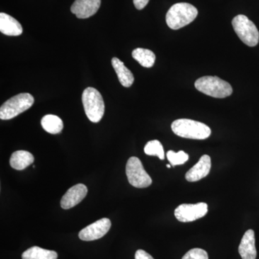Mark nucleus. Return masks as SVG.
I'll return each instance as SVG.
<instances>
[{
  "instance_id": "obj_17",
  "label": "nucleus",
  "mask_w": 259,
  "mask_h": 259,
  "mask_svg": "<svg viewBox=\"0 0 259 259\" xmlns=\"http://www.w3.org/2000/svg\"><path fill=\"white\" fill-rule=\"evenodd\" d=\"M58 253L54 250L44 249L38 246H33L25 250L22 259H57Z\"/></svg>"
},
{
  "instance_id": "obj_15",
  "label": "nucleus",
  "mask_w": 259,
  "mask_h": 259,
  "mask_svg": "<svg viewBox=\"0 0 259 259\" xmlns=\"http://www.w3.org/2000/svg\"><path fill=\"white\" fill-rule=\"evenodd\" d=\"M112 65L121 84L125 88H130L132 86L134 82V74L126 67L124 63L115 57L112 59Z\"/></svg>"
},
{
  "instance_id": "obj_1",
  "label": "nucleus",
  "mask_w": 259,
  "mask_h": 259,
  "mask_svg": "<svg viewBox=\"0 0 259 259\" xmlns=\"http://www.w3.org/2000/svg\"><path fill=\"white\" fill-rule=\"evenodd\" d=\"M197 15L198 11L193 5L185 3H177L168 10L166 16V23L172 30H179L194 21Z\"/></svg>"
},
{
  "instance_id": "obj_20",
  "label": "nucleus",
  "mask_w": 259,
  "mask_h": 259,
  "mask_svg": "<svg viewBox=\"0 0 259 259\" xmlns=\"http://www.w3.org/2000/svg\"><path fill=\"white\" fill-rule=\"evenodd\" d=\"M144 152L148 156H156L161 160L165 158L164 150L160 141L157 140L149 141L144 148Z\"/></svg>"
},
{
  "instance_id": "obj_18",
  "label": "nucleus",
  "mask_w": 259,
  "mask_h": 259,
  "mask_svg": "<svg viewBox=\"0 0 259 259\" xmlns=\"http://www.w3.org/2000/svg\"><path fill=\"white\" fill-rule=\"evenodd\" d=\"M42 128L51 134H60L64 128V123L60 117L54 115H47L41 120Z\"/></svg>"
},
{
  "instance_id": "obj_8",
  "label": "nucleus",
  "mask_w": 259,
  "mask_h": 259,
  "mask_svg": "<svg viewBox=\"0 0 259 259\" xmlns=\"http://www.w3.org/2000/svg\"><path fill=\"white\" fill-rule=\"evenodd\" d=\"M208 211L207 204L204 202L197 204H182L175 211V215L182 223L192 222L203 218Z\"/></svg>"
},
{
  "instance_id": "obj_4",
  "label": "nucleus",
  "mask_w": 259,
  "mask_h": 259,
  "mask_svg": "<svg viewBox=\"0 0 259 259\" xmlns=\"http://www.w3.org/2000/svg\"><path fill=\"white\" fill-rule=\"evenodd\" d=\"M82 102L89 120L95 123L100 122L105 114V102L100 92L95 88H87L83 92Z\"/></svg>"
},
{
  "instance_id": "obj_13",
  "label": "nucleus",
  "mask_w": 259,
  "mask_h": 259,
  "mask_svg": "<svg viewBox=\"0 0 259 259\" xmlns=\"http://www.w3.org/2000/svg\"><path fill=\"white\" fill-rule=\"evenodd\" d=\"M238 252L242 259H255L257 256L255 245V233L250 229L245 232L238 247Z\"/></svg>"
},
{
  "instance_id": "obj_5",
  "label": "nucleus",
  "mask_w": 259,
  "mask_h": 259,
  "mask_svg": "<svg viewBox=\"0 0 259 259\" xmlns=\"http://www.w3.org/2000/svg\"><path fill=\"white\" fill-rule=\"evenodd\" d=\"M34 98L30 94L21 93L11 97L0 108V118L7 120L14 118L32 106Z\"/></svg>"
},
{
  "instance_id": "obj_2",
  "label": "nucleus",
  "mask_w": 259,
  "mask_h": 259,
  "mask_svg": "<svg viewBox=\"0 0 259 259\" xmlns=\"http://www.w3.org/2000/svg\"><path fill=\"white\" fill-rule=\"evenodd\" d=\"M171 130L177 136L185 139L204 140L211 135V129L208 126L190 119H179L174 121Z\"/></svg>"
},
{
  "instance_id": "obj_11",
  "label": "nucleus",
  "mask_w": 259,
  "mask_h": 259,
  "mask_svg": "<svg viewBox=\"0 0 259 259\" xmlns=\"http://www.w3.org/2000/svg\"><path fill=\"white\" fill-rule=\"evenodd\" d=\"M101 5V0H75L71 8L76 18L86 19L96 14Z\"/></svg>"
},
{
  "instance_id": "obj_12",
  "label": "nucleus",
  "mask_w": 259,
  "mask_h": 259,
  "mask_svg": "<svg viewBox=\"0 0 259 259\" xmlns=\"http://www.w3.org/2000/svg\"><path fill=\"white\" fill-rule=\"evenodd\" d=\"M211 158L208 155H203L197 163L190 168L185 175V179L190 182H198L209 175L210 171Z\"/></svg>"
},
{
  "instance_id": "obj_6",
  "label": "nucleus",
  "mask_w": 259,
  "mask_h": 259,
  "mask_svg": "<svg viewBox=\"0 0 259 259\" xmlns=\"http://www.w3.org/2000/svg\"><path fill=\"white\" fill-rule=\"evenodd\" d=\"M233 29L245 45L254 47L259 42V32L255 24L245 15H238L232 21Z\"/></svg>"
},
{
  "instance_id": "obj_19",
  "label": "nucleus",
  "mask_w": 259,
  "mask_h": 259,
  "mask_svg": "<svg viewBox=\"0 0 259 259\" xmlns=\"http://www.w3.org/2000/svg\"><path fill=\"white\" fill-rule=\"evenodd\" d=\"M132 56L135 60L145 68L152 67L156 61V56L153 51L141 48L135 49L132 52Z\"/></svg>"
},
{
  "instance_id": "obj_21",
  "label": "nucleus",
  "mask_w": 259,
  "mask_h": 259,
  "mask_svg": "<svg viewBox=\"0 0 259 259\" xmlns=\"http://www.w3.org/2000/svg\"><path fill=\"white\" fill-rule=\"evenodd\" d=\"M166 156L172 166L184 164L189 159V155L183 151H179L178 153L168 151L166 153Z\"/></svg>"
},
{
  "instance_id": "obj_3",
  "label": "nucleus",
  "mask_w": 259,
  "mask_h": 259,
  "mask_svg": "<svg viewBox=\"0 0 259 259\" xmlns=\"http://www.w3.org/2000/svg\"><path fill=\"white\" fill-rule=\"evenodd\" d=\"M194 86L200 93L214 98H226L233 93L231 84L218 76H206L199 78L195 81Z\"/></svg>"
},
{
  "instance_id": "obj_10",
  "label": "nucleus",
  "mask_w": 259,
  "mask_h": 259,
  "mask_svg": "<svg viewBox=\"0 0 259 259\" xmlns=\"http://www.w3.org/2000/svg\"><path fill=\"white\" fill-rule=\"evenodd\" d=\"M88 187L83 184H78L73 186L61 200V206L63 209H69L79 204L88 194Z\"/></svg>"
},
{
  "instance_id": "obj_7",
  "label": "nucleus",
  "mask_w": 259,
  "mask_h": 259,
  "mask_svg": "<svg viewBox=\"0 0 259 259\" xmlns=\"http://www.w3.org/2000/svg\"><path fill=\"white\" fill-rule=\"evenodd\" d=\"M126 175L129 183L136 188H146L152 184V180L144 169L139 158L131 157L126 164Z\"/></svg>"
},
{
  "instance_id": "obj_24",
  "label": "nucleus",
  "mask_w": 259,
  "mask_h": 259,
  "mask_svg": "<svg viewBox=\"0 0 259 259\" xmlns=\"http://www.w3.org/2000/svg\"><path fill=\"white\" fill-rule=\"evenodd\" d=\"M149 0H134V3L136 9L141 10L144 9L148 5Z\"/></svg>"
},
{
  "instance_id": "obj_14",
  "label": "nucleus",
  "mask_w": 259,
  "mask_h": 259,
  "mask_svg": "<svg viewBox=\"0 0 259 259\" xmlns=\"http://www.w3.org/2000/svg\"><path fill=\"white\" fill-rule=\"evenodd\" d=\"M0 31L9 36H18L23 33V28L18 20L6 13H0Z\"/></svg>"
},
{
  "instance_id": "obj_25",
  "label": "nucleus",
  "mask_w": 259,
  "mask_h": 259,
  "mask_svg": "<svg viewBox=\"0 0 259 259\" xmlns=\"http://www.w3.org/2000/svg\"><path fill=\"white\" fill-rule=\"evenodd\" d=\"M166 166H167V168H171V166H170L169 164H167Z\"/></svg>"
},
{
  "instance_id": "obj_9",
  "label": "nucleus",
  "mask_w": 259,
  "mask_h": 259,
  "mask_svg": "<svg viewBox=\"0 0 259 259\" xmlns=\"http://www.w3.org/2000/svg\"><path fill=\"white\" fill-rule=\"evenodd\" d=\"M111 228V221L108 218H102L87 226L79 232L80 239L83 241H93L100 239L108 233Z\"/></svg>"
},
{
  "instance_id": "obj_16",
  "label": "nucleus",
  "mask_w": 259,
  "mask_h": 259,
  "mask_svg": "<svg viewBox=\"0 0 259 259\" xmlns=\"http://www.w3.org/2000/svg\"><path fill=\"white\" fill-rule=\"evenodd\" d=\"M34 161L32 153L26 151H17L12 154L10 164L16 170H23L31 165Z\"/></svg>"
},
{
  "instance_id": "obj_23",
  "label": "nucleus",
  "mask_w": 259,
  "mask_h": 259,
  "mask_svg": "<svg viewBox=\"0 0 259 259\" xmlns=\"http://www.w3.org/2000/svg\"><path fill=\"white\" fill-rule=\"evenodd\" d=\"M135 259H154L149 253L144 250H138L135 254Z\"/></svg>"
},
{
  "instance_id": "obj_22",
  "label": "nucleus",
  "mask_w": 259,
  "mask_h": 259,
  "mask_svg": "<svg viewBox=\"0 0 259 259\" xmlns=\"http://www.w3.org/2000/svg\"><path fill=\"white\" fill-rule=\"evenodd\" d=\"M207 251L202 248H192L182 259H208Z\"/></svg>"
}]
</instances>
